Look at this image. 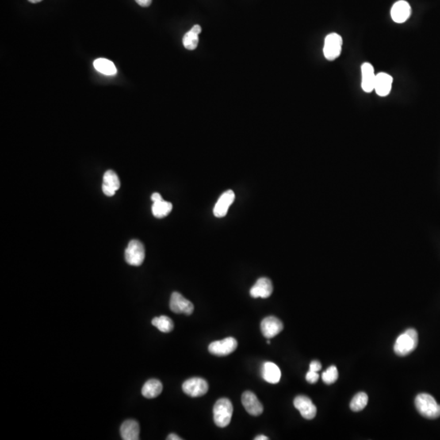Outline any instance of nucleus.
<instances>
[{
    "mask_svg": "<svg viewBox=\"0 0 440 440\" xmlns=\"http://www.w3.org/2000/svg\"><path fill=\"white\" fill-rule=\"evenodd\" d=\"M152 325L162 333H170L174 330V323L170 317L166 315H161L152 320Z\"/></svg>",
    "mask_w": 440,
    "mask_h": 440,
    "instance_id": "obj_23",
    "label": "nucleus"
},
{
    "mask_svg": "<svg viewBox=\"0 0 440 440\" xmlns=\"http://www.w3.org/2000/svg\"><path fill=\"white\" fill-rule=\"evenodd\" d=\"M321 369V364L317 361H313L310 364L309 370L314 371V372H319Z\"/></svg>",
    "mask_w": 440,
    "mask_h": 440,
    "instance_id": "obj_28",
    "label": "nucleus"
},
{
    "mask_svg": "<svg viewBox=\"0 0 440 440\" xmlns=\"http://www.w3.org/2000/svg\"><path fill=\"white\" fill-rule=\"evenodd\" d=\"M139 425L135 420H127L122 424L120 434L124 440L139 439Z\"/></svg>",
    "mask_w": 440,
    "mask_h": 440,
    "instance_id": "obj_18",
    "label": "nucleus"
},
{
    "mask_svg": "<svg viewBox=\"0 0 440 440\" xmlns=\"http://www.w3.org/2000/svg\"><path fill=\"white\" fill-rule=\"evenodd\" d=\"M172 207L173 206H172L171 203L164 201V200L156 201V202H154V205L152 207L153 215L158 219L166 217L172 211Z\"/></svg>",
    "mask_w": 440,
    "mask_h": 440,
    "instance_id": "obj_22",
    "label": "nucleus"
},
{
    "mask_svg": "<svg viewBox=\"0 0 440 440\" xmlns=\"http://www.w3.org/2000/svg\"><path fill=\"white\" fill-rule=\"evenodd\" d=\"M151 199L152 201H153V202H156V201H159L163 200V199H162V196H161V194L158 193H154V194L152 195Z\"/></svg>",
    "mask_w": 440,
    "mask_h": 440,
    "instance_id": "obj_30",
    "label": "nucleus"
},
{
    "mask_svg": "<svg viewBox=\"0 0 440 440\" xmlns=\"http://www.w3.org/2000/svg\"><path fill=\"white\" fill-rule=\"evenodd\" d=\"M268 439H269V438H268V437H267V436H265V435H258V436H257V437H256V438H254V440H268Z\"/></svg>",
    "mask_w": 440,
    "mask_h": 440,
    "instance_id": "obj_33",
    "label": "nucleus"
},
{
    "mask_svg": "<svg viewBox=\"0 0 440 440\" xmlns=\"http://www.w3.org/2000/svg\"><path fill=\"white\" fill-rule=\"evenodd\" d=\"M284 329L282 322L275 316L264 318L261 322V331L262 335L268 339L278 335Z\"/></svg>",
    "mask_w": 440,
    "mask_h": 440,
    "instance_id": "obj_10",
    "label": "nucleus"
},
{
    "mask_svg": "<svg viewBox=\"0 0 440 440\" xmlns=\"http://www.w3.org/2000/svg\"><path fill=\"white\" fill-rule=\"evenodd\" d=\"M191 31H193V32H194L195 34H197V35H200V34H201V27L200 26V25H194V26H193L192 29H191Z\"/></svg>",
    "mask_w": 440,
    "mask_h": 440,
    "instance_id": "obj_31",
    "label": "nucleus"
},
{
    "mask_svg": "<svg viewBox=\"0 0 440 440\" xmlns=\"http://www.w3.org/2000/svg\"><path fill=\"white\" fill-rule=\"evenodd\" d=\"M262 376L267 383L277 384L281 380V372L274 363L266 362L262 365Z\"/></svg>",
    "mask_w": 440,
    "mask_h": 440,
    "instance_id": "obj_19",
    "label": "nucleus"
},
{
    "mask_svg": "<svg viewBox=\"0 0 440 440\" xmlns=\"http://www.w3.org/2000/svg\"><path fill=\"white\" fill-rule=\"evenodd\" d=\"M214 422L219 427L224 428L229 425L233 414V406L227 398L219 399L213 409Z\"/></svg>",
    "mask_w": 440,
    "mask_h": 440,
    "instance_id": "obj_3",
    "label": "nucleus"
},
{
    "mask_svg": "<svg viewBox=\"0 0 440 440\" xmlns=\"http://www.w3.org/2000/svg\"><path fill=\"white\" fill-rule=\"evenodd\" d=\"M162 384L158 379H150L146 382L142 388V395L147 399H154L162 393Z\"/></svg>",
    "mask_w": 440,
    "mask_h": 440,
    "instance_id": "obj_20",
    "label": "nucleus"
},
{
    "mask_svg": "<svg viewBox=\"0 0 440 440\" xmlns=\"http://www.w3.org/2000/svg\"><path fill=\"white\" fill-rule=\"evenodd\" d=\"M238 347V342L233 338H227L220 341L211 342L208 347L210 353L218 357H225L234 351Z\"/></svg>",
    "mask_w": 440,
    "mask_h": 440,
    "instance_id": "obj_7",
    "label": "nucleus"
},
{
    "mask_svg": "<svg viewBox=\"0 0 440 440\" xmlns=\"http://www.w3.org/2000/svg\"><path fill=\"white\" fill-rule=\"evenodd\" d=\"M306 380L311 384H314V383H317L318 380H319V374H318L317 372L309 370L306 375Z\"/></svg>",
    "mask_w": 440,
    "mask_h": 440,
    "instance_id": "obj_27",
    "label": "nucleus"
},
{
    "mask_svg": "<svg viewBox=\"0 0 440 440\" xmlns=\"http://www.w3.org/2000/svg\"><path fill=\"white\" fill-rule=\"evenodd\" d=\"M273 292V283L267 277H261L256 281L254 286L250 289V294L254 299L262 298L267 299L270 297Z\"/></svg>",
    "mask_w": 440,
    "mask_h": 440,
    "instance_id": "obj_13",
    "label": "nucleus"
},
{
    "mask_svg": "<svg viewBox=\"0 0 440 440\" xmlns=\"http://www.w3.org/2000/svg\"><path fill=\"white\" fill-rule=\"evenodd\" d=\"M415 405L421 415L429 419L440 417V405L429 394L422 393L416 397Z\"/></svg>",
    "mask_w": 440,
    "mask_h": 440,
    "instance_id": "obj_2",
    "label": "nucleus"
},
{
    "mask_svg": "<svg viewBox=\"0 0 440 440\" xmlns=\"http://www.w3.org/2000/svg\"><path fill=\"white\" fill-rule=\"evenodd\" d=\"M170 308L174 313H183L188 315H191L194 311L193 303L178 292L172 293L170 300Z\"/></svg>",
    "mask_w": 440,
    "mask_h": 440,
    "instance_id": "obj_8",
    "label": "nucleus"
},
{
    "mask_svg": "<svg viewBox=\"0 0 440 440\" xmlns=\"http://www.w3.org/2000/svg\"><path fill=\"white\" fill-rule=\"evenodd\" d=\"M338 378V371L334 365L330 366L327 370L322 374V380L328 385L335 383Z\"/></svg>",
    "mask_w": 440,
    "mask_h": 440,
    "instance_id": "obj_26",
    "label": "nucleus"
},
{
    "mask_svg": "<svg viewBox=\"0 0 440 440\" xmlns=\"http://www.w3.org/2000/svg\"><path fill=\"white\" fill-rule=\"evenodd\" d=\"M418 344V332L414 329H409L399 336L394 345V350L399 357H405L415 350Z\"/></svg>",
    "mask_w": 440,
    "mask_h": 440,
    "instance_id": "obj_1",
    "label": "nucleus"
},
{
    "mask_svg": "<svg viewBox=\"0 0 440 440\" xmlns=\"http://www.w3.org/2000/svg\"><path fill=\"white\" fill-rule=\"evenodd\" d=\"M198 35L195 34L191 30L188 33L185 34V36L183 38V44L186 49L190 50V51L196 49L197 45H198Z\"/></svg>",
    "mask_w": 440,
    "mask_h": 440,
    "instance_id": "obj_25",
    "label": "nucleus"
},
{
    "mask_svg": "<svg viewBox=\"0 0 440 440\" xmlns=\"http://www.w3.org/2000/svg\"><path fill=\"white\" fill-rule=\"evenodd\" d=\"M377 74H375L373 65L365 62L361 66V86L365 93H370L374 91L375 81Z\"/></svg>",
    "mask_w": 440,
    "mask_h": 440,
    "instance_id": "obj_11",
    "label": "nucleus"
},
{
    "mask_svg": "<svg viewBox=\"0 0 440 440\" xmlns=\"http://www.w3.org/2000/svg\"><path fill=\"white\" fill-rule=\"evenodd\" d=\"M342 38L338 34L331 33L326 36L324 44V55L328 61H334L342 52Z\"/></svg>",
    "mask_w": 440,
    "mask_h": 440,
    "instance_id": "obj_5",
    "label": "nucleus"
},
{
    "mask_svg": "<svg viewBox=\"0 0 440 440\" xmlns=\"http://www.w3.org/2000/svg\"><path fill=\"white\" fill-rule=\"evenodd\" d=\"M411 6L407 1L399 0L395 3L391 10V18L398 24L405 22L411 16Z\"/></svg>",
    "mask_w": 440,
    "mask_h": 440,
    "instance_id": "obj_14",
    "label": "nucleus"
},
{
    "mask_svg": "<svg viewBox=\"0 0 440 440\" xmlns=\"http://www.w3.org/2000/svg\"><path fill=\"white\" fill-rule=\"evenodd\" d=\"M294 405L300 412L302 417L307 420L313 419L317 409L311 399L305 395H299L294 400Z\"/></svg>",
    "mask_w": 440,
    "mask_h": 440,
    "instance_id": "obj_9",
    "label": "nucleus"
},
{
    "mask_svg": "<svg viewBox=\"0 0 440 440\" xmlns=\"http://www.w3.org/2000/svg\"><path fill=\"white\" fill-rule=\"evenodd\" d=\"M183 391L191 397H200L206 395L209 389L208 383L201 377H192L183 383Z\"/></svg>",
    "mask_w": 440,
    "mask_h": 440,
    "instance_id": "obj_6",
    "label": "nucleus"
},
{
    "mask_svg": "<svg viewBox=\"0 0 440 440\" xmlns=\"http://www.w3.org/2000/svg\"><path fill=\"white\" fill-rule=\"evenodd\" d=\"M120 181L119 176L113 170H108L105 172L103 177L102 190L103 193L108 197H112L120 188Z\"/></svg>",
    "mask_w": 440,
    "mask_h": 440,
    "instance_id": "obj_16",
    "label": "nucleus"
},
{
    "mask_svg": "<svg viewBox=\"0 0 440 440\" xmlns=\"http://www.w3.org/2000/svg\"><path fill=\"white\" fill-rule=\"evenodd\" d=\"M145 258V250L141 242L138 240H132L128 244L125 250V259L131 266H140Z\"/></svg>",
    "mask_w": 440,
    "mask_h": 440,
    "instance_id": "obj_4",
    "label": "nucleus"
},
{
    "mask_svg": "<svg viewBox=\"0 0 440 440\" xmlns=\"http://www.w3.org/2000/svg\"><path fill=\"white\" fill-rule=\"evenodd\" d=\"M234 200H235V194L233 191L228 190L223 193L221 197H219L217 203L215 204L214 215L218 218L224 217L227 215L230 206L233 203Z\"/></svg>",
    "mask_w": 440,
    "mask_h": 440,
    "instance_id": "obj_17",
    "label": "nucleus"
},
{
    "mask_svg": "<svg viewBox=\"0 0 440 440\" xmlns=\"http://www.w3.org/2000/svg\"><path fill=\"white\" fill-rule=\"evenodd\" d=\"M43 0H29V2L32 3V4H37V3L41 2Z\"/></svg>",
    "mask_w": 440,
    "mask_h": 440,
    "instance_id": "obj_34",
    "label": "nucleus"
},
{
    "mask_svg": "<svg viewBox=\"0 0 440 440\" xmlns=\"http://www.w3.org/2000/svg\"><path fill=\"white\" fill-rule=\"evenodd\" d=\"M168 440H181L182 438L180 437V436L177 435L175 434H170L168 435L167 437Z\"/></svg>",
    "mask_w": 440,
    "mask_h": 440,
    "instance_id": "obj_32",
    "label": "nucleus"
},
{
    "mask_svg": "<svg viewBox=\"0 0 440 440\" xmlns=\"http://www.w3.org/2000/svg\"><path fill=\"white\" fill-rule=\"evenodd\" d=\"M369 401L368 395L365 392H360L355 395L350 403V409L354 412H360L364 409Z\"/></svg>",
    "mask_w": 440,
    "mask_h": 440,
    "instance_id": "obj_24",
    "label": "nucleus"
},
{
    "mask_svg": "<svg viewBox=\"0 0 440 440\" xmlns=\"http://www.w3.org/2000/svg\"><path fill=\"white\" fill-rule=\"evenodd\" d=\"M93 66L97 71L105 75L113 76L117 74L116 66L109 60L99 58L95 61Z\"/></svg>",
    "mask_w": 440,
    "mask_h": 440,
    "instance_id": "obj_21",
    "label": "nucleus"
},
{
    "mask_svg": "<svg viewBox=\"0 0 440 440\" xmlns=\"http://www.w3.org/2000/svg\"><path fill=\"white\" fill-rule=\"evenodd\" d=\"M242 402L248 414L258 417L263 412V406L258 398L252 391L244 392L242 396Z\"/></svg>",
    "mask_w": 440,
    "mask_h": 440,
    "instance_id": "obj_12",
    "label": "nucleus"
},
{
    "mask_svg": "<svg viewBox=\"0 0 440 440\" xmlns=\"http://www.w3.org/2000/svg\"><path fill=\"white\" fill-rule=\"evenodd\" d=\"M135 2L137 3L139 6L149 7L151 5L152 0H135Z\"/></svg>",
    "mask_w": 440,
    "mask_h": 440,
    "instance_id": "obj_29",
    "label": "nucleus"
},
{
    "mask_svg": "<svg viewBox=\"0 0 440 440\" xmlns=\"http://www.w3.org/2000/svg\"><path fill=\"white\" fill-rule=\"evenodd\" d=\"M392 84H393L392 76L384 72L379 73L376 77L374 91L379 97H387L391 92Z\"/></svg>",
    "mask_w": 440,
    "mask_h": 440,
    "instance_id": "obj_15",
    "label": "nucleus"
}]
</instances>
